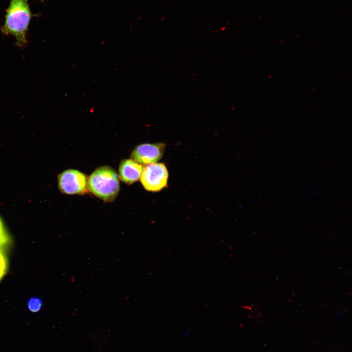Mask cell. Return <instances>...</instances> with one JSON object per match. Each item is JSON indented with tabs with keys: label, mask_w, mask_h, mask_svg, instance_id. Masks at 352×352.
Masks as SVG:
<instances>
[{
	"label": "cell",
	"mask_w": 352,
	"mask_h": 352,
	"mask_svg": "<svg viewBox=\"0 0 352 352\" xmlns=\"http://www.w3.org/2000/svg\"><path fill=\"white\" fill-rule=\"evenodd\" d=\"M43 301L41 298L38 297L30 298L27 303L28 309L33 312L38 311L42 308Z\"/></svg>",
	"instance_id": "ba28073f"
},
{
	"label": "cell",
	"mask_w": 352,
	"mask_h": 352,
	"mask_svg": "<svg viewBox=\"0 0 352 352\" xmlns=\"http://www.w3.org/2000/svg\"><path fill=\"white\" fill-rule=\"evenodd\" d=\"M11 242V238L0 219V281L8 270L7 253Z\"/></svg>",
	"instance_id": "52a82bcc"
},
{
	"label": "cell",
	"mask_w": 352,
	"mask_h": 352,
	"mask_svg": "<svg viewBox=\"0 0 352 352\" xmlns=\"http://www.w3.org/2000/svg\"><path fill=\"white\" fill-rule=\"evenodd\" d=\"M143 169L142 165L133 159H124L119 167V178L127 184H132L139 179Z\"/></svg>",
	"instance_id": "8992f818"
},
{
	"label": "cell",
	"mask_w": 352,
	"mask_h": 352,
	"mask_svg": "<svg viewBox=\"0 0 352 352\" xmlns=\"http://www.w3.org/2000/svg\"><path fill=\"white\" fill-rule=\"evenodd\" d=\"M58 181L59 189L64 194L82 195L88 191L87 176L76 170L63 172L58 176Z\"/></svg>",
	"instance_id": "277c9868"
},
{
	"label": "cell",
	"mask_w": 352,
	"mask_h": 352,
	"mask_svg": "<svg viewBox=\"0 0 352 352\" xmlns=\"http://www.w3.org/2000/svg\"><path fill=\"white\" fill-rule=\"evenodd\" d=\"M140 177L146 190L158 192L167 186L168 172L164 164L154 163L143 168Z\"/></svg>",
	"instance_id": "3957f363"
},
{
	"label": "cell",
	"mask_w": 352,
	"mask_h": 352,
	"mask_svg": "<svg viewBox=\"0 0 352 352\" xmlns=\"http://www.w3.org/2000/svg\"><path fill=\"white\" fill-rule=\"evenodd\" d=\"M88 189L105 202L113 201L120 190L116 171L108 166L97 168L88 179Z\"/></svg>",
	"instance_id": "7a4b0ae2"
},
{
	"label": "cell",
	"mask_w": 352,
	"mask_h": 352,
	"mask_svg": "<svg viewBox=\"0 0 352 352\" xmlns=\"http://www.w3.org/2000/svg\"><path fill=\"white\" fill-rule=\"evenodd\" d=\"M27 0H10L6 10L4 21L0 27L1 32L6 36H13L16 45L23 48L28 44L27 33L33 17Z\"/></svg>",
	"instance_id": "6da1fadb"
},
{
	"label": "cell",
	"mask_w": 352,
	"mask_h": 352,
	"mask_svg": "<svg viewBox=\"0 0 352 352\" xmlns=\"http://www.w3.org/2000/svg\"><path fill=\"white\" fill-rule=\"evenodd\" d=\"M165 148L162 143L141 144L133 149L131 159L143 165L154 163L162 157Z\"/></svg>",
	"instance_id": "5b68a950"
}]
</instances>
